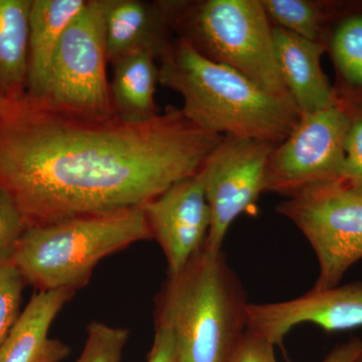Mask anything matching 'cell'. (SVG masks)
Returning <instances> with one entry per match:
<instances>
[{
    "instance_id": "obj_28",
    "label": "cell",
    "mask_w": 362,
    "mask_h": 362,
    "mask_svg": "<svg viewBox=\"0 0 362 362\" xmlns=\"http://www.w3.org/2000/svg\"><path fill=\"white\" fill-rule=\"evenodd\" d=\"M358 362H362V357H361V361H359Z\"/></svg>"
},
{
    "instance_id": "obj_16",
    "label": "cell",
    "mask_w": 362,
    "mask_h": 362,
    "mask_svg": "<svg viewBox=\"0 0 362 362\" xmlns=\"http://www.w3.org/2000/svg\"><path fill=\"white\" fill-rule=\"evenodd\" d=\"M87 0H33L28 35L25 97L37 101L44 94L54 54L71 21Z\"/></svg>"
},
{
    "instance_id": "obj_23",
    "label": "cell",
    "mask_w": 362,
    "mask_h": 362,
    "mask_svg": "<svg viewBox=\"0 0 362 362\" xmlns=\"http://www.w3.org/2000/svg\"><path fill=\"white\" fill-rule=\"evenodd\" d=\"M340 181L362 192V111L351 113L344 139V161Z\"/></svg>"
},
{
    "instance_id": "obj_6",
    "label": "cell",
    "mask_w": 362,
    "mask_h": 362,
    "mask_svg": "<svg viewBox=\"0 0 362 362\" xmlns=\"http://www.w3.org/2000/svg\"><path fill=\"white\" fill-rule=\"evenodd\" d=\"M276 211L301 230L315 252L314 289L337 287L362 259V192L341 181L320 183L290 195Z\"/></svg>"
},
{
    "instance_id": "obj_24",
    "label": "cell",
    "mask_w": 362,
    "mask_h": 362,
    "mask_svg": "<svg viewBox=\"0 0 362 362\" xmlns=\"http://www.w3.org/2000/svg\"><path fill=\"white\" fill-rule=\"evenodd\" d=\"M230 362H278L275 346L246 330L240 338Z\"/></svg>"
},
{
    "instance_id": "obj_9",
    "label": "cell",
    "mask_w": 362,
    "mask_h": 362,
    "mask_svg": "<svg viewBox=\"0 0 362 362\" xmlns=\"http://www.w3.org/2000/svg\"><path fill=\"white\" fill-rule=\"evenodd\" d=\"M277 146L270 142L223 136L204 163V192L211 223L207 249L221 252L228 228L238 216L256 207L266 192V168Z\"/></svg>"
},
{
    "instance_id": "obj_18",
    "label": "cell",
    "mask_w": 362,
    "mask_h": 362,
    "mask_svg": "<svg viewBox=\"0 0 362 362\" xmlns=\"http://www.w3.org/2000/svg\"><path fill=\"white\" fill-rule=\"evenodd\" d=\"M33 0H0V92L18 101L25 96Z\"/></svg>"
},
{
    "instance_id": "obj_19",
    "label": "cell",
    "mask_w": 362,
    "mask_h": 362,
    "mask_svg": "<svg viewBox=\"0 0 362 362\" xmlns=\"http://www.w3.org/2000/svg\"><path fill=\"white\" fill-rule=\"evenodd\" d=\"M261 2L269 20L276 26L306 40L325 42L337 1L261 0Z\"/></svg>"
},
{
    "instance_id": "obj_11",
    "label": "cell",
    "mask_w": 362,
    "mask_h": 362,
    "mask_svg": "<svg viewBox=\"0 0 362 362\" xmlns=\"http://www.w3.org/2000/svg\"><path fill=\"white\" fill-rule=\"evenodd\" d=\"M302 323L327 332L362 327V282L312 289L303 296L247 307V330L272 343L282 344L286 335Z\"/></svg>"
},
{
    "instance_id": "obj_27",
    "label": "cell",
    "mask_w": 362,
    "mask_h": 362,
    "mask_svg": "<svg viewBox=\"0 0 362 362\" xmlns=\"http://www.w3.org/2000/svg\"><path fill=\"white\" fill-rule=\"evenodd\" d=\"M18 101L9 99L0 92V124L6 120L16 109Z\"/></svg>"
},
{
    "instance_id": "obj_13",
    "label": "cell",
    "mask_w": 362,
    "mask_h": 362,
    "mask_svg": "<svg viewBox=\"0 0 362 362\" xmlns=\"http://www.w3.org/2000/svg\"><path fill=\"white\" fill-rule=\"evenodd\" d=\"M273 40L281 75L300 115H308L338 103L334 86L321 66L325 42H313L273 25Z\"/></svg>"
},
{
    "instance_id": "obj_2",
    "label": "cell",
    "mask_w": 362,
    "mask_h": 362,
    "mask_svg": "<svg viewBox=\"0 0 362 362\" xmlns=\"http://www.w3.org/2000/svg\"><path fill=\"white\" fill-rule=\"evenodd\" d=\"M159 61V84L178 93L182 113L207 132L279 145L301 118L294 104L204 58L185 40L175 37Z\"/></svg>"
},
{
    "instance_id": "obj_25",
    "label": "cell",
    "mask_w": 362,
    "mask_h": 362,
    "mask_svg": "<svg viewBox=\"0 0 362 362\" xmlns=\"http://www.w3.org/2000/svg\"><path fill=\"white\" fill-rule=\"evenodd\" d=\"M147 362H180L175 337L168 328L156 325V337Z\"/></svg>"
},
{
    "instance_id": "obj_10",
    "label": "cell",
    "mask_w": 362,
    "mask_h": 362,
    "mask_svg": "<svg viewBox=\"0 0 362 362\" xmlns=\"http://www.w3.org/2000/svg\"><path fill=\"white\" fill-rule=\"evenodd\" d=\"M204 183L202 166L197 175L177 181L142 206L152 239L165 255L168 277L180 275L206 245L211 214Z\"/></svg>"
},
{
    "instance_id": "obj_26",
    "label": "cell",
    "mask_w": 362,
    "mask_h": 362,
    "mask_svg": "<svg viewBox=\"0 0 362 362\" xmlns=\"http://www.w3.org/2000/svg\"><path fill=\"white\" fill-rule=\"evenodd\" d=\"M362 357V339L351 338L331 350L321 362H358Z\"/></svg>"
},
{
    "instance_id": "obj_1",
    "label": "cell",
    "mask_w": 362,
    "mask_h": 362,
    "mask_svg": "<svg viewBox=\"0 0 362 362\" xmlns=\"http://www.w3.org/2000/svg\"><path fill=\"white\" fill-rule=\"evenodd\" d=\"M223 138L173 106L131 122L57 111L25 96L0 124V185L28 226L142 206L197 175Z\"/></svg>"
},
{
    "instance_id": "obj_14",
    "label": "cell",
    "mask_w": 362,
    "mask_h": 362,
    "mask_svg": "<svg viewBox=\"0 0 362 362\" xmlns=\"http://www.w3.org/2000/svg\"><path fill=\"white\" fill-rule=\"evenodd\" d=\"M76 291L35 293L0 344V362H59L70 354L65 343L49 337L56 317Z\"/></svg>"
},
{
    "instance_id": "obj_8",
    "label": "cell",
    "mask_w": 362,
    "mask_h": 362,
    "mask_svg": "<svg viewBox=\"0 0 362 362\" xmlns=\"http://www.w3.org/2000/svg\"><path fill=\"white\" fill-rule=\"evenodd\" d=\"M350 121L351 113L338 103L301 116L269 157L266 192L288 197L312 185L340 181Z\"/></svg>"
},
{
    "instance_id": "obj_17",
    "label": "cell",
    "mask_w": 362,
    "mask_h": 362,
    "mask_svg": "<svg viewBox=\"0 0 362 362\" xmlns=\"http://www.w3.org/2000/svg\"><path fill=\"white\" fill-rule=\"evenodd\" d=\"M145 52L129 54L112 64L110 96L114 113L131 122H143L158 115L156 103L158 66Z\"/></svg>"
},
{
    "instance_id": "obj_29",
    "label": "cell",
    "mask_w": 362,
    "mask_h": 362,
    "mask_svg": "<svg viewBox=\"0 0 362 362\" xmlns=\"http://www.w3.org/2000/svg\"><path fill=\"white\" fill-rule=\"evenodd\" d=\"M180 362H181V361H180Z\"/></svg>"
},
{
    "instance_id": "obj_5",
    "label": "cell",
    "mask_w": 362,
    "mask_h": 362,
    "mask_svg": "<svg viewBox=\"0 0 362 362\" xmlns=\"http://www.w3.org/2000/svg\"><path fill=\"white\" fill-rule=\"evenodd\" d=\"M171 11L175 37L295 105L279 69L273 25L261 0H171Z\"/></svg>"
},
{
    "instance_id": "obj_21",
    "label": "cell",
    "mask_w": 362,
    "mask_h": 362,
    "mask_svg": "<svg viewBox=\"0 0 362 362\" xmlns=\"http://www.w3.org/2000/svg\"><path fill=\"white\" fill-rule=\"evenodd\" d=\"M25 284L13 263H0V344L21 315Z\"/></svg>"
},
{
    "instance_id": "obj_12",
    "label": "cell",
    "mask_w": 362,
    "mask_h": 362,
    "mask_svg": "<svg viewBox=\"0 0 362 362\" xmlns=\"http://www.w3.org/2000/svg\"><path fill=\"white\" fill-rule=\"evenodd\" d=\"M108 63L137 52L160 59L175 39L171 0H101Z\"/></svg>"
},
{
    "instance_id": "obj_20",
    "label": "cell",
    "mask_w": 362,
    "mask_h": 362,
    "mask_svg": "<svg viewBox=\"0 0 362 362\" xmlns=\"http://www.w3.org/2000/svg\"><path fill=\"white\" fill-rule=\"evenodd\" d=\"M129 330L103 322H92L82 354L76 362H121Z\"/></svg>"
},
{
    "instance_id": "obj_3",
    "label": "cell",
    "mask_w": 362,
    "mask_h": 362,
    "mask_svg": "<svg viewBox=\"0 0 362 362\" xmlns=\"http://www.w3.org/2000/svg\"><path fill=\"white\" fill-rule=\"evenodd\" d=\"M246 294L223 252L206 245L159 295L156 325L175 337L181 362H230L247 330Z\"/></svg>"
},
{
    "instance_id": "obj_7",
    "label": "cell",
    "mask_w": 362,
    "mask_h": 362,
    "mask_svg": "<svg viewBox=\"0 0 362 362\" xmlns=\"http://www.w3.org/2000/svg\"><path fill=\"white\" fill-rule=\"evenodd\" d=\"M107 64L101 0H87L62 37L44 94L30 101L77 115H113Z\"/></svg>"
},
{
    "instance_id": "obj_15",
    "label": "cell",
    "mask_w": 362,
    "mask_h": 362,
    "mask_svg": "<svg viewBox=\"0 0 362 362\" xmlns=\"http://www.w3.org/2000/svg\"><path fill=\"white\" fill-rule=\"evenodd\" d=\"M325 44L337 71L338 104L362 111V1H337Z\"/></svg>"
},
{
    "instance_id": "obj_4",
    "label": "cell",
    "mask_w": 362,
    "mask_h": 362,
    "mask_svg": "<svg viewBox=\"0 0 362 362\" xmlns=\"http://www.w3.org/2000/svg\"><path fill=\"white\" fill-rule=\"evenodd\" d=\"M150 239L142 206L78 214L28 226L11 263L39 291H76L102 259Z\"/></svg>"
},
{
    "instance_id": "obj_22",
    "label": "cell",
    "mask_w": 362,
    "mask_h": 362,
    "mask_svg": "<svg viewBox=\"0 0 362 362\" xmlns=\"http://www.w3.org/2000/svg\"><path fill=\"white\" fill-rule=\"evenodd\" d=\"M28 221L8 192L0 185V263H11Z\"/></svg>"
}]
</instances>
